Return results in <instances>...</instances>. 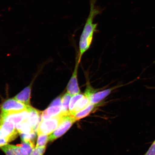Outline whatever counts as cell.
<instances>
[{
  "mask_svg": "<svg viewBox=\"0 0 155 155\" xmlns=\"http://www.w3.org/2000/svg\"><path fill=\"white\" fill-rule=\"evenodd\" d=\"M62 111V106H49L42 112L41 117L42 120H47L57 116Z\"/></svg>",
  "mask_w": 155,
  "mask_h": 155,
  "instance_id": "obj_12",
  "label": "cell"
},
{
  "mask_svg": "<svg viewBox=\"0 0 155 155\" xmlns=\"http://www.w3.org/2000/svg\"><path fill=\"white\" fill-rule=\"evenodd\" d=\"M76 121L74 115L70 112L67 114L57 128L49 136V141L51 142L63 135Z\"/></svg>",
  "mask_w": 155,
  "mask_h": 155,
  "instance_id": "obj_3",
  "label": "cell"
},
{
  "mask_svg": "<svg viewBox=\"0 0 155 155\" xmlns=\"http://www.w3.org/2000/svg\"><path fill=\"white\" fill-rule=\"evenodd\" d=\"M29 115L26 120L32 126L35 131H37L39 124L40 118V112L35 109L31 106H30L28 110Z\"/></svg>",
  "mask_w": 155,
  "mask_h": 155,
  "instance_id": "obj_10",
  "label": "cell"
},
{
  "mask_svg": "<svg viewBox=\"0 0 155 155\" xmlns=\"http://www.w3.org/2000/svg\"><path fill=\"white\" fill-rule=\"evenodd\" d=\"M18 133L15 124L0 120V137L6 139L10 142L16 138Z\"/></svg>",
  "mask_w": 155,
  "mask_h": 155,
  "instance_id": "obj_4",
  "label": "cell"
},
{
  "mask_svg": "<svg viewBox=\"0 0 155 155\" xmlns=\"http://www.w3.org/2000/svg\"><path fill=\"white\" fill-rule=\"evenodd\" d=\"M96 1L97 0H90V12L79 40V54L78 59L79 62L83 54L90 48L94 34L97 31L98 24H94V19L103 11V9L96 5Z\"/></svg>",
  "mask_w": 155,
  "mask_h": 155,
  "instance_id": "obj_1",
  "label": "cell"
},
{
  "mask_svg": "<svg viewBox=\"0 0 155 155\" xmlns=\"http://www.w3.org/2000/svg\"><path fill=\"white\" fill-rule=\"evenodd\" d=\"M28 110L8 113H1L0 120L12 122L16 125L28 119Z\"/></svg>",
  "mask_w": 155,
  "mask_h": 155,
  "instance_id": "obj_6",
  "label": "cell"
},
{
  "mask_svg": "<svg viewBox=\"0 0 155 155\" xmlns=\"http://www.w3.org/2000/svg\"><path fill=\"white\" fill-rule=\"evenodd\" d=\"M36 147H45L49 141V135L38 134Z\"/></svg>",
  "mask_w": 155,
  "mask_h": 155,
  "instance_id": "obj_17",
  "label": "cell"
},
{
  "mask_svg": "<svg viewBox=\"0 0 155 155\" xmlns=\"http://www.w3.org/2000/svg\"><path fill=\"white\" fill-rule=\"evenodd\" d=\"M71 96L70 94L67 92L62 97V112H69V106Z\"/></svg>",
  "mask_w": 155,
  "mask_h": 155,
  "instance_id": "obj_16",
  "label": "cell"
},
{
  "mask_svg": "<svg viewBox=\"0 0 155 155\" xmlns=\"http://www.w3.org/2000/svg\"><path fill=\"white\" fill-rule=\"evenodd\" d=\"M36 131L28 134H21V138L22 142L28 141H35L36 137Z\"/></svg>",
  "mask_w": 155,
  "mask_h": 155,
  "instance_id": "obj_18",
  "label": "cell"
},
{
  "mask_svg": "<svg viewBox=\"0 0 155 155\" xmlns=\"http://www.w3.org/2000/svg\"><path fill=\"white\" fill-rule=\"evenodd\" d=\"M79 63L80 62L78 59L75 64L74 70L67 87V92L71 96L80 94L81 92L78 80V71Z\"/></svg>",
  "mask_w": 155,
  "mask_h": 155,
  "instance_id": "obj_7",
  "label": "cell"
},
{
  "mask_svg": "<svg viewBox=\"0 0 155 155\" xmlns=\"http://www.w3.org/2000/svg\"><path fill=\"white\" fill-rule=\"evenodd\" d=\"M46 146L36 147L33 149L30 155H43L45 151Z\"/></svg>",
  "mask_w": 155,
  "mask_h": 155,
  "instance_id": "obj_20",
  "label": "cell"
},
{
  "mask_svg": "<svg viewBox=\"0 0 155 155\" xmlns=\"http://www.w3.org/2000/svg\"><path fill=\"white\" fill-rule=\"evenodd\" d=\"M144 155H155V140Z\"/></svg>",
  "mask_w": 155,
  "mask_h": 155,
  "instance_id": "obj_22",
  "label": "cell"
},
{
  "mask_svg": "<svg viewBox=\"0 0 155 155\" xmlns=\"http://www.w3.org/2000/svg\"><path fill=\"white\" fill-rule=\"evenodd\" d=\"M30 106H27L14 98L8 99L1 106V113H8L28 110Z\"/></svg>",
  "mask_w": 155,
  "mask_h": 155,
  "instance_id": "obj_5",
  "label": "cell"
},
{
  "mask_svg": "<svg viewBox=\"0 0 155 155\" xmlns=\"http://www.w3.org/2000/svg\"><path fill=\"white\" fill-rule=\"evenodd\" d=\"M62 106V97L61 96L57 97L53 101L49 106Z\"/></svg>",
  "mask_w": 155,
  "mask_h": 155,
  "instance_id": "obj_21",
  "label": "cell"
},
{
  "mask_svg": "<svg viewBox=\"0 0 155 155\" xmlns=\"http://www.w3.org/2000/svg\"><path fill=\"white\" fill-rule=\"evenodd\" d=\"M91 103L90 98L88 96H85L83 97L82 98L78 101L74 108L72 111L70 113L72 115H74L78 112L84 109L89 104Z\"/></svg>",
  "mask_w": 155,
  "mask_h": 155,
  "instance_id": "obj_13",
  "label": "cell"
},
{
  "mask_svg": "<svg viewBox=\"0 0 155 155\" xmlns=\"http://www.w3.org/2000/svg\"><path fill=\"white\" fill-rule=\"evenodd\" d=\"M113 89V88L108 89L97 92L95 91L89 96L91 103L94 104H98L109 95Z\"/></svg>",
  "mask_w": 155,
  "mask_h": 155,
  "instance_id": "obj_11",
  "label": "cell"
},
{
  "mask_svg": "<svg viewBox=\"0 0 155 155\" xmlns=\"http://www.w3.org/2000/svg\"><path fill=\"white\" fill-rule=\"evenodd\" d=\"M95 105V104L90 103L84 109L75 114L74 116L76 121L83 119L89 115L94 110Z\"/></svg>",
  "mask_w": 155,
  "mask_h": 155,
  "instance_id": "obj_15",
  "label": "cell"
},
{
  "mask_svg": "<svg viewBox=\"0 0 155 155\" xmlns=\"http://www.w3.org/2000/svg\"><path fill=\"white\" fill-rule=\"evenodd\" d=\"M38 74L35 75L31 82L28 86L25 87L20 92L14 97L15 99L27 106H30L31 94L33 85Z\"/></svg>",
  "mask_w": 155,
  "mask_h": 155,
  "instance_id": "obj_8",
  "label": "cell"
},
{
  "mask_svg": "<svg viewBox=\"0 0 155 155\" xmlns=\"http://www.w3.org/2000/svg\"><path fill=\"white\" fill-rule=\"evenodd\" d=\"M17 131L20 134H28L36 131L26 120L16 125Z\"/></svg>",
  "mask_w": 155,
  "mask_h": 155,
  "instance_id": "obj_14",
  "label": "cell"
},
{
  "mask_svg": "<svg viewBox=\"0 0 155 155\" xmlns=\"http://www.w3.org/2000/svg\"><path fill=\"white\" fill-rule=\"evenodd\" d=\"M69 112H61L59 115L47 120H42L37 129V134L49 135L57 129L64 116Z\"/></svg>",
  "mask_w": 155,
  "mask_h": 155,
  "instance_id": "obj_2",
  "label": "cell"
},
{
  "mask_svg": "<svg viewBox=\"0 0 155 155\" xmlns=\"http://www.w3.org/2000/svg\"><path fill=\"white\" fill-rule=\"evenodd\" d=\"M84 96V95L80 94L72 96V97L71 98L69 103V111L70 112L72 111L77 102Z\"/></svg>",
  "mask_w": 155,
  "mask_h": 155,
  "instance_id": "obj_19",
  "label": "cell"
},
{
  "mask_svg": "<svg viewBox=\"0 0 155 155\" xmlns=\"http://www.w3.org/2000/svg\"><path fill=\"white\" fill-rule=\"evenodd\" d=\"M6 155H30L21 144L17 145L7 144L1 147Z\"/></svg>",
  "mask_w": 155,
  "mask_h": 155,
  "instance_id": "obj_9",
  "label": "cell"
}]
</instances>
